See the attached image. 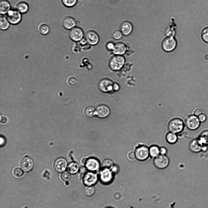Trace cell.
I'll return each instance as SVG.
<instances>
[{"instance_id": "17", "label": "cell", "mask_w": 208, "mask_h": 208, "mask_svg": "<svg viewBox=\"0 0 208 208\" xmlns=\"http://www.w3.org/2000/svg\"><path fill=\"white\" fill-rule=\"evenodd\" d=\"M109 113L110 110L109 108L104 105H99L95 109V114L100 118H104L107 117Z\"/></svg>"}, {"instance_id": "40", "label": "cell", "mask_w": 208, "mask_h": 208, "mask_svg": "<svg viewBox=\"0 0 208 208\" xmlns=\"http://www.w3.org/2000/svg\"><path fill=\"white\" fill-rule=\"evenodd\" d=\"M202 113V110L201 109L199 108H197L195 109L194 111V115L196 116H198L201 114Z\"/></svg>"}, {"instance_id": "6", "label": "cell", "mask_w": 208, "mask_h": 208, "mask_svg": "<svg viewBox=\"0 0 208 208\" xmlns=\"http://www.w3.org/2000/svg\"><path fill=\"white\" fill-rule=\"evenodd\" d=\"M125 61V59L123 56L118 55L112 58L110 62L109 66L113 70H118L123 66Z\"/></svg>"}, {"instance_id": "38", "label": "cell", "mask_w": 208, "mask_h": 208, "mask_svg": "<svg viewBox=\"0 0 208 208\" xmlns=\"http://www.w3.org/2000/svg\"><path fill=\"white\" fill-rule=\"evenodd\" d=\"M167 37H173L174 34V31L171 28L168 27L165 31Z\"/></svg>"}, {"instance_id": "29", "label": "cell", "mask_w": 208, "mask_h": 208, "mask_svg": "<svg viewBox=\"0 0 208 208\" xmlns=\"http://www.w3.org/2000/svg\"><path fill=\"white\" fill-rule=\"evenodd\" d=\"M84 113L86 116L91 117L95 113V110L93 107L91 106H87L85 108Z\"/></svg>"}, {"instance_id": "18", "label": "cell", "mask_w": 208, "mask_h": 208, "mask_svg": "<svg viewBox=\"0 0 208 208\" xmlns=\"http://www.w3.org/2000/svg\"><path fill=\"white\" fill-rule=\"evenodd\" d=\"M133 29L132 23L129 21H125L120 25V29L122 34L125 35H128L131 33Z\"/></svg>"}, {"instance_id": "30", "label": "cell", "mask_w": 208, "mask_h": 208, "mask_svg": "<svg viewBox=\"0 0 208 208\" xmlns=\"http://www.w3.org/2000/svg\"><path fill=\"white\" fill-rule=\"evenodd\" d=\"M199 139L203 144L208 145V131H205L201 133Z\"/></svg>"}, {"instance_id": "16", "label": "cell", "mask_w": 208, "mask_h": 208, "mask_svg": "<svg viewBox=\"0 0 208 208\" xmlns=\"http://www.w3.org/2000/svg\"><path fill=\"white\" fill-rule=\"evenodd\" d=\"M33 162L30 157L26 156L21 160L20 165L21 168L25 171H28L32 168Z\"/></svg>"}, {"instance_id": "3", "label": "cell", "mask_w": 208, "mask_h": 208, "mask_svg": "<svg viewBox=\"0 0 208 208\" xmlns=\"http://www.w3.org/2000/svg\"><path fill=\"white\" fill-rule=\"evenodd\" d=\"M134 152L136 158L139 161L145 160L150 156L149 148L144 145H140L136 147Z\"/></svg>"}, {"instance_id": "19", "label": "cell", "mask_w": 208, "mask_h": 208, "mask_svg": "<svg viewBox=\"0 0 208 208\" xmlns=\"http://www.w3.org/2000/svg\"><path fill=\"white\" fill-rule=\"evenodd\" d=\"M62 24L63 27L66 29H70L74 27L76 24L75 19L70 16H66L62 20Z\"/></svg>"}, {"instance_id": "22", "label": "cell", "mask_w": 208, "mask_h": 208, "mask_svg": "<svg viewBox=\"0 0 208 208\" xmlns=\"http://www.w3.org/2000/svg\"><path fill=\"white\" fill-rule=\"evenodd\" d=\"M16 8L21 13H24L27 12L29 7L28 4L26 2L21 1L17 3Z\"/></svg>"}, {"instance_id": "10", "label": "cell", "mask_w": 208, "mask_h": 208, "mask_svg": "<svg viewBox=\"0 0 208 208\" xmlns=\"http://www.w3.org/2000/svg\"><path fill=\"white\" fill-rule=\"evenodd\" d=\"M86 168L89 171L94 172L97 170L100 167L98 161L96 159L91 158L87 159L85 164Z\"/></svg>"}, {"instance_id": "31", "label": "cell", "mask_w": 208, "mask_h": 208, "mask_svg": "<svg viewBox=\"0 0 208 208\" xmlns=\"http://www.w3.org/2000/svg\"><path fill=\"white\" fill-rule=\"evenodd\" d=\"M200 34L202 40L208 43V26L205 27L202 29Z\"/></svg>"}, {"instance_id": "26", "label": "cell", "mask_w": 208, "mask_h": 208, "mask_svg": "<svg viewBox=\"0 0 208 208\" xmlns=\"http://www.w3.org/2000/svg\"><path fill=\"white\" fill-rule=\"evenodd\" d=\"M149 152L150 156L155 158L160 155V148L156 145H152L149 148Z\"/></svg>"}, {"instance_id": "12", "label": "cell", "mask_w": 208, "mask_h": 208, "mask_svg": "<svg viewBox=\"0 0 208 208\" xmlns=\"http://www.w3.org/2000/svg\"><path fill=\"white\" fill-rule=\"evenodd\" d=\"M85 38L86 41L92 45L97 44L99 41V37L97 33L92 30H89L86 32Z\"/></svg>"}, {"instance_id": "8", "label": "cell", "mask_w": 208, "mask_h": 208, "mask_svg": "<svg viewBox=\"0 0 208 208\" xmlns=\"http://www.w3.org/2000/svg\"><path fill=\"white\" fill-rule=\"evenodd\" d=\"M177 42L173 37H167L164 38L162 41V46L165 51H170L173 50L176 47Z\"/></svg>"}, {"instance_id": "32", "label": "cell", "mask_w": 208, "mask_h": 208, "mask_svg": "<svg viewBox=\"0 0 208 208\" xmlns=\"http://www.w3.org/2000/svg\"><path fill=\"white\" fill-rule=\"evenodd\" d=\"M94 192V189L92 186H85L83 188V192L84 194L87 196L93 195Z\"/></svg>"}, {"instance_id": "39", "label": "cell", "mask_w": 208, "mask_h": 208, "mask_svg": "<svg viewBox=\"0 0 208 208\" xmlns=\"http://www.w3.org/2000/svg\"><path fill=\"white\" fill-rule=\"evenodd\" d=\"M127 156L128 158L131 160H133L136 158L135 152L133 151L129 152Z\"/></svg>"}, {"instance_id": "1", "label": "cell", "mask_w": 208, "mask_h": 208, "mask_svg": "<svg viewBox=\"0 0 208 208\" xmlns=\"http://www.w3.org/2000/svg\"><path fill=\"white\" fill-rule=\"evenodd\" d=\"M184 127V124L183 121L178 118L172 119L169 122L168 125L169 131L176 134L182 132Z\"/></svg>"}, {"instance_id": "23", "label": "cell", "mask_w": 208, "mask_h": 208, "mask_svg": "<svg viewBox=\"0 0 208 208\" xmlns=\"http://www.w3.org/2000/svg\"><path fill=\"white\" fill-rule=\"evenodd\" d=\"M79 169L78 164L75 162L70 163L67 165V170L70 174H74L77 173Z\"/></svg>"}, {"instance_id": "24", "label": "cell", "mask_w": 208, "mask_h": 208, "mask_svg": "<svg viewBox=\"0 0 208 208\" xmlns=\"http://www.w3.org/2000/svg\"><path fill=\"white\" fill-rule=\"evenodd\" d=\"M166 139L169 143L174 144L177 142L178 136L176 134L170 132L166 134Z\"/></svg>"}, {"instance_id": "33", "label": "cell", "mask_w": 208, "mask_h": 208, "mask_svg": "<svg viewBox=\"0 0 208 208\" xmlns=\"http://www.w3.org/2000/svg\"><path fill=\"white\" fill-rule=\"evenodd\" d=\"M62 3L65 6L70 7L74 6L76 3L77 0H61Z\"/></svg>"}, {"instance_id": "2", "label": "cell", "mask_w": 208, "mask_h": 208, "mask_svg": "<svg viewBox=\"0 0 208 208\" xmlns=\"http://www.w3.org/2000/svg\"><path fill=\"white\" fill-rule=\"evenodd\" d=\"M6 14L7 19L12 24H18L21 20V13L16 8L10 9Z\"/></svg>"}, {"instance_id": "5", "label": "cell", "mask_w": 208, "mask_h": 208, "mask_svg": "<svg viewBox=\"0 0 208 208\" xmlns=\"http://www.w3.org/2000/svg\"><path fill=\"white\" fill-rule=\"evenodd\" d=\"M153 164L157 168L163 169L167 167L169 163V160L166 155H159L154 158Z\"/></svg>"}, {"instance_id": "35", "label": "cell", "mask_w": 208, "mask_h": 208, "mask_svg": "<svg viewBox=\"0 0 208 208\" xmlns=\"http://www.w3.org/2000/svg\"><path fill=\"white\" fill-rule=\"evenodd\" d=\"M122 34L121 31L116 30L113 31L112 33V37L115 39H119L122 36Z\"/></svg>"}, {"instance_id": "43", "label": "cell", "mask_w": 208, "mask_h": 208, "mask_svg": "<svg viewBox=\"0 0 208 208\" xmlns=\"http://www.w3.org/2000/svg\"><path fill=\"white\" fill-rule=\"evenodd\" d=\"M107 48L109 50H113L115 47V44L110 42L108 43L107 45Z\"/></svg>"}, {"instance_id": "14", "label": "cell", "mask_w": 208, "mask_h": 208, "mask_svg": "<svg viewBox=\"0 0 208 208\" xmlns=\"http://www.w3.org/2000/svg\"><path fill=\"white\" fill-rule=\"evenodd\" d=\"M113 83L110 80L104 79L101 80L99 83V87L102 91L107 92L111 91L113 89Z\"/></svg>"}, {"instance_id": "42", "label": "cell", "mask_w": 208, "mask_h": 208, "mask_svg": "<svg viewBox=\"0 0 208 208\" xmlns=\"http://www.w3.org/2000/svg\"><path fill=\"white\" fill-rule=\"evenodd\" d=\"M167 152V149L164 147H162L160 148V153L161 155H166Z\"/></svg>"}, {"instance_id": "47", "label": "cell", "mask_w": 208, "mask_h": 208, "mask_svg": "<svg viewBox=\"0 0 208 208\" xmlns=\"http://www.w3.org/2000/svg\"><path fill=\"white\" fill-rule=\"evenodd\" d=\"M5 140L4 138H3L1 137V138H0V145H1V146L2 145H4V144L5 143Z\"/></svg>"}, {"instance_id": "21", "label": "cell", "mask_w": 208, "mask_h": 208, "mask_svg": "<svg viewBox=\"0 0 208 208\" xmlns=\"http://www.w3.org/2000/svg\"><path fill=\"white\" fill-rule=\"evenodd\" d=\"M10 9V4L8 0H0V13L1 15L6 14Z\"/></svg>"}, {"instance_id": "25", "label": "cell", "mask_w": 208, "mask_h": 208, "mask_svg": "<svg viewBox=\"0 0 208 208\" xmlns=\"http://www.w3.org/2000/svg\"><path fill=\"white\" fill-rule=\"evenodd\" d=\"M38 30L39 32L41 34H47L49 32L50 29L46 23H41L38 26Z\"/></svg>"}, {"instance_id": "44", "label": "cell", "mask_w": 208, "mask_h": 208, "mask_svg": "<svg viewBox=\"0 0 208 208\" xmlns=\"http://www.w3.org/2000/svg\"><path fill=\"white\" fill-rule=\"evenodd\" d=\"M203 60L206 62H208V52H204L203 55Z\"/></svg>"}, {"instance_id": "20", "label": "cell", "mask_w": 208, "mask_h": 208, "mask_svg": "<svg viewBox=\"0 0 208 208\" xmlns=\"http://www.w3.org/2000/svg\"><path fill=\"white\" fill-rule=\"evenodd\" d=\"M126 50L125 45L121 42H118L115 44L113 52L115 54L120 55L123 54Z\"/></svg>"}, {"instance_id": "11", "label": "cell", "mask_w": 208, "mask_h": 208, "mask_svg": "<svg viewBox=\"0 0 208 208\" xmlns=\"http://www.w3.org/2000/svg\"><path fill=\"white\" fill-rule=\"evenodd\" d=\"M67 162L66 160L63 158H59L55 161L54 168L55 171L58 172L64 171L67 167Z\"/></svg>"}, {"instance_id": "48", "label": "cell", "mask_w": 208, "mask_h": 208, "mask_svg": "<svg viewBox=\"0 0 208 208\" xmlns=\"http://www.w3.org/2000/svg\"><path fill=\"white\" fill-rule=\"evenodd\" d=\"M87 159L85 158H83L82 160V163L84 165Z\"/></svg>"}, {"instance_id": "27", "label": "cell", "mask_w": 208, "mask_h": 208, "mask_svg": "<svg viewBox=\"0 0 208 208\" xmlns=\"http://www.w3.org/2000/svg\"><path fill=\"white\" fill-rule=\"evenodd\" d=\"M9 26V23L6 17L1 15L0 17V28L2 30L8 29Z\"/></svg>"}, {"instance_id": "7", "label": "cell", "mask_w": 208, "mask_h": 208, "mask_svg": "<svg viewBox=\"0 0 208 208\" xmlns=\"http://www.w3.org/2000/svg\"><path fill=\"white\" fill-rule=\"evenodd\" d=\"M185 123L187 128L192 130L197 129L199 126L200 121L197 116L191 115L188 116L185 119Z\"/></svg>"}, {"instance_id": "45", "label": "cell", "mask_w": 208, "mask_h": 208, "mask_svg": "<svg viewBox=\"0 0 208 208\" xmlns=\"http://www.w3.org/2000/svg\"><path fill=\"white\" fill-rule=\"evenodd\" d=\"M119 88V85L116 83H115L113 84V89L115 91H118Z\"/></svg>"}, {"instance_id": "28", "label": "cell", "mask_w": 208, "mask_h": 208, "mask_svg": "<svg viewBox=\"0 0 208 208\" xmlns=\"http://www.w3.org/2000/svg\"><path fill=\"white\" fill-rule=\"evenodd\" d=\"M101 166L103 169L110 170L113 167V163L111 160L109 159H105L102 161Z\"/></svg>"}, {"instance_id": "13", "label": "cell", "mask_w": 208, "mask_h": 208, "mask_svg": "<svg viewBox=\"0 0 208 208\" xmlns=\"http://www.w3.org/2000/svg\"><path fill=\"white\" fill-rule=\"evenodd\" d=\"M100 179L103 183L107 184L110 183L113 178L112 172L108 169H103L100 174Z\"/></svg>"}, {"instance_id": "4", "label": "cell", "mask_w": 208, "mask_h": 208, "mask_svg": "<svg viewBox=\"0 0 208 208\" xmlns=\"http://www.w3.org/2000/svg\"><path fill=\"white\" fill-rule=\"evenodd\" d=\"M98 180V176L96 174L89 171L86 172L83 175V182L85 186H93L96 183Z\"/></svg>"}, {"instance_id": "37", "label": "cell", "mask_w": 208, "mask_h": 208, "mask_svg": "<svg viewBox=\"0 0 208 208\" xmlns=\"http://www.w3.org/2000/svg\"><path fill=\"white\" fill-rule=\"evenodd\" d=\"M13 174L16 177H19L22 176L23 174V172L20 168H16L13 171Z\"/></svg>"}, {"instance_id": "9", "label": "cell", "mask_w": 208, "mask_h": 208, "mask_svg": "<svg viewBox=\"0 0 208 208\" xmlns=\"http://www.w3.org/2000/svg\"><path fill=\"white\" fill-rule=\"evenodd\" d=\"M69 36L71 39L77 41L82 40L83 36V33L80 27H74L69 31Z\"/></svg>"}, {"instance_id": "36", "label": "cell", "mask_w": 208, "mask_h": 208, "mask_svg": "<svg viewBox=\"0 0 208 208\" xmlns=\"http://www.w3.org/2000/svg\"><path fill=\"white\" fill-rule=\"evenodd\" d=\"M67 82L69 85L73 86L75 85L76 83L77 80L75 76H71L68 78Z\"/></svg>"}, {"instance_id": "34", "label": "cell", "mask_w": 208, "mask_h": 208, "mask_svg": "<svg viewBox=\"0 0 208 208\" xmlns=\"http://www.w3.org/2000/svg\"><path fill=\"white\" fill-rule=\"evenodd\" d=\"M61 178L63 181H67L70 179L71 175L68 172L65 171L62 173L61 175Z\"/></svg>"}, {"instance_id": "41", "label": "cell", "mask_w": 208, "mask_h": 208, "mask_svg": "<svg viewBox=\"0 0 208 208\" xmlns=\"http://www.w3.org/2000/svg\"><path fill=\"white\" fill-rule=\"evenodd\" d=\"M198 119L200 122H203L205 121L206 118L205 115L203 114H201L198 116Z\"/></svg>"}, {"instance_id": "46", "label": "cell", "mask_w": 208, "mask_h": 208, "mask_svg": "<svg viewBox=\"0 0 208 208\" xmlns=\"http://www.w3.org/2000/svg\"><path fill=\"white\" fill-rule=\"evenodd\" d=\"M7 121V119L5 117H2L1 118V122L2 123H5Z\"/></svg>"}, {"instance_id": "15", "label": "cell", "mask_w": 208, "mask_h": 208, "mask_svg": "<svg viewBox=\"0 0 208 208\" xmlns=\"http://www.w3.org/2000/svg\"><path fill=\"white\" fill-rule=\"evenodd\" d=\"M189 148L192 152H198L203 149V144L199 139H194L190 142L189 145Z\"/></svg>"}]
</instances>
